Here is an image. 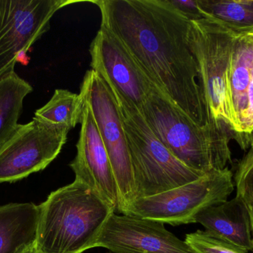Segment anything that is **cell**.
I'll return each instance as SVG.
<instances>
[{
	"label": "cell",
	"mask_w": 253,
	"mask_h": 253,
	"mask_svg": "<svg viewBox=\"0 0 253 253\" xmlns=\"http://www.w3.org/2000/svg\"><path fill=\"white\" fill-rule=\"evenodd\" d=\"M101 25L123 43L152 85L199 126L209 125L190 20L169 0H98Z\"/></svg>",
	"instance_id": "1"
},
{
	"label": "cell",
	"mask_w": 253,
	"mask_h": 253,
	"mask_svg": "<svg viewBox=\"0 0 253 253\" xmlns=\"http://www.w3.org/2000/svg\"><path fill=\"white\" fill-rule=\"evenodd\" d=\"M37 253H83L95 244L115 211L88 186L76 180L39 205Z\"/></svg>",
	"instance_id": "2"
},
{
	"label": "cell",
	"mask_w": 253,
	"mask_h": 253,
	"mask_svg": "<svg viewBox=\"0 0 253 253\" xmlns=\"http://www.w3.org/2000/svg\"><path fill=\"white\" fill-rule=\"evenodd\" d=\"M140 112L159 141L184 164L207 173L232 163L233 132L223 123L202 127L153 86Z\"/></svg>",
	"instance_id": "3"
},
{
	"label": "cell",
	"mask_w": 253,
	"mask_h": 253,
	"mask_svg": "<svg viewBox=\"0 0 253 253\" xmlns=\"http://www.w3.org/2000/svg\"><path fill=\"white\" fill-rule=\"evenodd\" d=\"M114 96L120 107L129 147L135 200L169 191L205 175L175 157L158 140L136 107Z\"/></svg>",
	"instance_id": "4"
},
{
	"label": "cell",
	"mask_w": 253,
	"mask_h": 253,
	"mask_svg": "<svg viewBox=\"0 0 253 253\" xmlns=\"http://www.w3.org/2000/svg\"><path fill=\"white\" fill-rule=\"evenodd\" d=\"M237 35L206 18L190 21L189 43L197 62L199 84L208 108L209 124L224 123L233 132L235 141L228 75Z\"/></svg>",
	"instance_id": "5"
},
{
	"label": "cell",
	"mask_w": 253,
	"mask_h": 253,
	"mask_svg": "<svg viewBox=\"0 0 253 253\" xmlns=\"http://www.w3.org/2000/svg\"><path fill=\"white\" fill-rule=\"evenodd\" d=\"M233 190V174L228 167L211 170L193 182L156 196L135 199L124 215L172 226L194 224L202 211L226 202Z\"/></svg>",
	"instance_id": "6"
},
{
	"label": "cell",
	"mask_w": 253,
	"mask_h": 253,
	"mask_svg": "<svg viewBox=\"0 0 253 253\" xmlns=\"http://www.w3.org/2000/svg\"><path fill=\"white\" fill-rule=\"evenodd\" d=\"M80 95L91 111L108 152L118 187V212L124 215L135 196L130 154L118 102L109 86L93 69L84 75Z\"/></svg>",
	"instance_id": "7"
},
{
	"label": "cell",
	"mask_w": 253,
	"mask_h": 253,
	"mask_svg": "<svg viewBox=\"0 0 253 253\" xmlns=\"http://www.w3.org/2000/svg\"><path fill=\"white\" fill-rule=\"evenodd\" d=\"M69 131L34 117L18 125L0 147V184L16 182L45 169L62 151Z\"/></svg>",
	"instance_id": "8"
},
{
	"label": "cell",
	"mask_w": 253,
	"mask_h": 253,
	"mask_svg": "<svg viewBox=\"0 0 253 253\" xmlns=\"http://www.w3.org/2000/svg\"><path fill=\"white\" fill-rule=\"evenodd\" d=\"M74 0H0V76L50 28L53 15Z\"/></svg>",
	"instance_id": "9"
},
{
	"label": "cell",
	"mask_w": 253,
	"mask_h": 253,
	"mask_svg": "<svg viewBox=\"0 0 253 253\" xmlns=\"http://www.w3.org/2000/svg\"><path fill=\"white\" fill-rule=\"evenodd\" d=\"M92 69L116 96L141 109L153 86L123 43L101 25L90 48Z\"/></svg>",
	"instance_id": "10"
},
{
	"label": "cell",
	"mask_w": 253,
	"mask_h": 253,
	"mask_svg": "<svg viewBox=\"0 0 253 253\" xmlns=\"http://www.w3.org/2000/svg\"><path fill=\"white\" fill-rule=\"evenodd\" d=\"M94 248L112 253H196L159 221L113 212Z\"/></svg>",
	"instance_id": "11"
},
{
	"label": "cell",
	"mask_w": 253,
	"mask_h": 253,
	"mask_svg": "<svg viewBox=\"0 0 253 253\" xmlns=\"http://www.w3.org/2000/svg\"><path fill=\"white\" fill-rule=\"evenodd\" d=\"M77 153L70 163L76 180L99 195L116 212L120 206L118 187L106 149L88 105L84 102Z\"/></svg>",
	"instance_id": "12"
},
{
	"label": "cell",
	"mask_w": 253,
	"mask_h": 253,
	"mask_svg": "<svg viewBox=\"0 0 253 253\" xmlns=\"http://www.w3.org/2000/svg\"><path fill=\"white\" fill-rule=\"evenodd\" d=\"M210 236L245 252L253 251L252 227L249 207L240 198L204 209L196 217Z\"/></svg>",
	"instance_id": "13"
},
{
	"label": "cell",
	"mask_w": 253,
	"mask_h": 253,
	"mask_svg": "<svg viewBox=\"0 0 253 253\" xmlns=\"http://www.w3.org/2000/svg\"><path fill=\"white\" fill-rule=\"evenodd\" d=\"M253 71V33L239 34L232 51L228 75V92L236 141L246 150L245 126L248 114V94Z\"/></svg>",
	"instance_id": "14"
},
{
	"label": "cell",
	"mask_w": 253,
	"mask_h": 253,
	"mask_svg": "<svg viewBox=\"0 0 253 253\" xmlns=\"http://www.w3.org/2000/svg\"><path fill=\"white\" fill-rule=\"evenodd\" d=\"M39 205L11 203L0 206V253H19L35 245Z\"/></svg>",
	"instance_id": "15"
},
{
	"label": "cell",
	"mask_w": 253,
	"mask_h": 253,
	"mask_svg": "<svg viewBox=\"0 0 253 253\" xmlns=\"http://www.w3.org/2000/svg\"><path fill=\"white\" fill-rule=\"evenodd\" d=\"M32 92L31 85L15 69L0 76V147L19 125L25 98Z\"/></svg>",
	"instance_id": "16"
},
{
	"label": "cell",
	"mask_w": 253,
	"mask_h": 253,
	"mask_svg": "<svg viewBox=\"0 0 253 253\" xmlns=\"http://www.w3.org/2000/svg\"><path fill=\"white\" fill-rule=\"evenodd\" d=\"M204 18L236 34L253 33V0H198Z\"/></svg>",
	"instance_id": "17"
},
{
	"label": "cell",
	"mask_w": 253,
	"mask_h": 253,
	"mask_svg": "<svg viewBox=\"0 0 253 253\" xmlns=\"http://www.w3.org/2000/svg\"><path fill=\"white\" fill-rule=\"evenodd\" d=\"M84 108V99L80 94L56 89L50 101L35 111L34 118L71 130L81 123Z\"/></svg>",
	"instance_id": "18"
},
{
	"label": "cell",
	"mask_w": 253,
	"mask_h": 253,
	"mask_svg": "<svg viewBox=\"0 0 253 253\" xmlns=\"http://www.w3.org/2000/svg\"><path fill=\"white\" fill-rule=\"evenodd\" d=\"M185 242L196 253H248L202 230L186 235Z\"/></svg>",
	"instance_id": "19"
},
{
	"label": "cell",
	"mask_w": 253,
	"mask_h": 253,
	"mask_svg": "<svg viewBox=\"0 0 253 253\" xmlns=\"http://www.w3.org/2000/svg\"><path fill=\"white\" fill-rule=\"evenodd\" d=\"M236 196L242 199L248 206H253V149L238 164L234 176Z\"/></svg>",
	"instance_id": "20"
},
{
	"label": "cell",
	"mask_w": 253,
	"mask_h": 253,
	"mask_svg": "<svg viewBox=\"0 0 253 253\" xmlns=\"http://www.w3.org/2000/svg\"><path fill=\"white\" fill-rule=\"evenodd\" d=\"M169 1L190 21L203 19V15L198 4V0H188V1L169 0Z\"/></svg>",
	"instance_id": "21"
},
{
	"label": "cell",
	"mask_w": 253,
	"mask_h": 253,
	"mask_svg": "<svg viewBox=\"0 0 253 253\" xmlns=\"http://www.w3.org/2000/svg\"><path fill=\"white\" fill-rule=\"evenodd\" d=\"M245 142H246L247 149H253V129L246 135Z\"/></svg>",
	"instance_id": "22"
},
{
	"label": "cell",
	"mask_w": 253,
	"mask_h": 253,
	"mask_svg": "<svg viewBox=\"0 0 253 253\" xmlns=\"http://www.w3.org/2000/svg\"><path fill=\"white\" fill-rule=\"evenodd\" d=\"M19 253H37V251H36L35 245H32V246L28 247L26 249L22 251V252Z\"/></svg>",
	"instance_id": "23"
},
{
	"label": "cell",
	"mask_w": 253,
	"mask_h": 253,
	"mask_svg": "<svg viewBox=\"0 0 253 253\" xmlns=\"http://www.w3.org/2000/svg\"><path fill=\"white\" fill-rule=\"evenodd\" d=\"M249 207L250 216H251V227H252L253 242V206H248Z\"/></svg>",
	"instance_id": "24"
},
{
	"label": "cell",
	"mask_w": 253,
	"mask_h": 253,
	"mask_svg": "<svg viewBox=\"0 0 253 253\" xmlns=\"http://www.w3.org/2000/svg\"><path fill=\"white\" fill-rule=\"evenodd\" d=\"M112 253L110 252V253Z\"/></svg>",
	"instance_id": "25"
}]
</instances>
